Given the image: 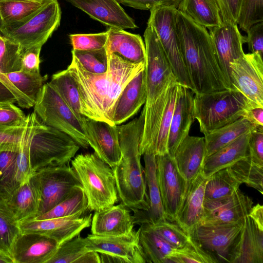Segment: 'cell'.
Here are the masks:
<instances>
[{
	"label": "cell",
	"instance_id": "7dc6e473",
	"mask_svg": "<svg viewBox=\"0 0 263 263\" xmlns=\"http://www.w3.org/2000/svg\"><path fill=\"white\" fill-rule=\"evenodd\" d=\"M22 47L0 35V70L6 74L21 70Z\"/></svg>",
	"mask_w": 263,
	"mask_h": 263
},
{
	"label": "cell",
	"instance_id": "ffe728a7",
	"mask_svg": "<svg viewBox=\"0 0 263 263\" xmlns=\"http://www.w3.org/2000/svg\"><path fill=\"white\" fill-rule=\"evenodd\" d=\"M106 27L135 29L134 20L123 9L118 0H65Z\"/></svg>",
	"mask_w": 263,
	"mask_h": 263
},
{
	"label": "cell",
	"instance_id": "680465c9",
	"mask_svg": "<svg viewBox=\"0 0 263 263\" xmlns=\"http://www.w3.org/2000/svg\"><path fill=\"white\" fill-rule=\"evenodd\" d=\"M222 22L237 24L241 0H217Z\"/></svg>",
	"mask_w": 263,
	"mask_h": 263
},
{
	"label": "cell",
	"instance_id": "9f6ffc18",
	"mask_svg": "<svg viewBox=\"0 0 263 263\" xmlns=\"http://www.w3.org/2000/svg\"><path fill=\"white\" fill-rule=\"evenodd\" d=\"M246 43L251 53L263 55V22L252 26L247 32Z\"/></svg>",
	"mask_w": 263,
	"mask_h": 263
},
{
	"label": "cell",
	"instance_id": "8fae6325",
	"mask_svg": "<svg viewBox=\"0 0 263 263\" xmlns=\"http://www.w3.org/2000/svg\"><path fill=\"white\" fill-rule=\"evenodd\" d=\"M177 9L157 6L150 10L148 22L155 29L179 84L192 90L176 28Z\"/></svg>",
	"mask_w": 263,
	"mask_h": 263
},
{
	"label": "cell",
	"instance_id": "ac0fdd59",
	"mask_svg": "<svg viewBox=\"0 0 263 263\" xmlns=\"http://www.w3.org/2000/svg\"><path fill=\"white\" fill-rule=\"evenodd\" d=\"M82 124L89 145L101 159L114 168L121 155L117 125L85 116Z\"/></svg>",
	"mask_w": 263,
	"mask_h": 263
},
{
	"label": "cell",
	"instance_id": "f5cc1de1",
	"mask_svg": "<svg viewBox=\"0 0 263 263\" xmlns=\"http://www.w3.org/2000/svg\"><path fill=\"white\" fill-rule=\"evenodd\" d=\"M42 45H35L23 48L21 55V71L30 73H40V55Z\"/></svg>",
	"mask_w": 263,
	"mask_h": 263
},
{
	"label": "cell",
	"instance_id": "52a82bcc",
	"mask_svg": "<svg viewBox=\"0 0 263 263\" xmlns=\"http://www.w3.org/2000/svg\"><path fill=\"white\" fill-rule=\"evenodd\" d=\"M79 148L77 142L67 134L39 122L29 148L33 174L46 167L68 164Z\"/></svg>",
	"mask_w": 263,
	"mask_h": 263
},
{
	"label": "cell",
	"instance_id": "8d00e7d4",
	"mask_svg": "<svg viewBox=\"0 0 263 263\" xmlns=\"http://www.w3.org/2000/svg\"><path fill=\"white\" fill-rule=\"evenodd\" d=\"M39 122L34 112L27 116L17 158L16 177L20 185L28 181L33 175L30 163L29 148L31 138Z\"/></svg>",
	"mask_w": 263,
	"mask_h": 263
},
{
	"label": "cell",
	"instance_id": "9a60e30c",
	"mask_svg": "<svg viewBox=\"0 0 263 263\" xmlns=\"http://www.w3.org/2000/svg\"><path fill=\"white\" fill-rule=\"evenodd\" d=\"M253 204L251 198L239 188L232 194L214 200H204L203 217L200 224H233L243 223Z\"/></svg>",
	"mask_w": 263,
	"mask_h": 263
},
{
	"label": "cell",
	"instance_id": "816d5d0a",
	"mask_svg": "<svg viewBox=\"0 0 263 263\" xmlns=\"http://www.w3.org/2000/svg\"><path fill=\"white\" fill-rule=\"evenodd\" d=\"M27 116L13 103H0V127L6 128L24 126Z\"/></svg>",
	"mask_w": 263,
	"mask_h": 263
},
{
	"label": "cell",
	"instance_id": "484cf974",
	"mask_svg": "<svg viewBox=\"0 0 263 263\" xmlns=\"http://www.w3.org/2000/svg\"><path fill=\"white\" fill-rule=\"evenodd\" d=\"M146 100L144 69L133 78L120 93L111 110V121L117 125L127 121L138 111Z\"/></svg>",
	"mask_w": 263,
	"mask_h": 263
},
{
	"label": "cell",
	"instance_id": "d6986e66",
	"mask_svg": "<svg viewBox=\"0 0 263 263\" xmlns=\"http://www.w3.org/2000/svg\"><path fill=\"white\" fill-rule=\"evenodd\" d=\"M209 29L219 63L232 89L229 65L245 54L242 46L246 37L241 35L237 24L223 22L220 26Z\"/></svg>",
	"mask_w": 263,
	"mask_h": 263
},
{
	"label": "cell",
	"instance_id": "ba28073f",
	"mask_svg": "<svg viewBox=\"0 0 263 263\" xmlns=\"http://www.w3.org/2000/svg\"><path fill=\"white\" fill-rule=\"evenodd\" d=\"M34 112L43 124L69 135L84 148L89 145L79 118L49 83L42 86L35 102Z\"/></svg>",
	"mask_w": 263,
	"mask_h": 263
},
{
	"label": "cell",
	"instance_id": "7402d4cb",
	"mask_svg": "<svg viewBox=\"0 0 263 263\" xmlns=\"http://www.w3.org/2000/svg\"><path fill=\"white\" fill-rule=\"evenodd\" d=\"M187 87L179 84L167 140V154L173 158L176 149L189 135L195 118L193 96Z\"/></svg>",
	"mask_w": 263,
	"mask_h": 263
},
{
	"label": "cell",
	"instance_id": "2e32d148",
	"mask_svg": "<svg viewBox=\"0 0 263 263\" xmlns=\"http://www.w3.org/2000/svg\"><path fill=\"white\" fill-rule=\"evenodd\" d=\"M85 238L88 250L115 257L119 262H147L140 244L138 230H133L127 235L120 236L91 234Z\"/></svg>",
	"mask_w": 263,
	"mask_h": 263
},
{
	"label": "cell",
	"instance_id": "d590c367",
	"mask_svg": "<svg viewBox=\"0 0 263 263\" xmlns=\"http://www.w3.org/2000/svg\"><path fill=\"white\" fill-rule=\"evenodd\" d=\"M88 212L87 198L82 185H79L74 187L65 199L50 210L32 219L44 220L71 216H83Z\"/></svg>",
	"mask_w": 263,
	"mask_h": 263
},
{
	"label": "cell",
	"instance_id": "681fc988",
	"mask_svg": "<svg viewBox=\"0 0 263 263\" xmlns=\"http://www.w3.org/2000/svg\"><path fill=\"white\" fill-rule=\"evenodd\" d=\"M263 22V0H241L237 24L247 32L253 25Z\"/></svg>",
	"mask_w": 263,
	"mask_h": 263
},
{
	"label": "cell",
	"instance_id": "ab89813d",
	"mask_svg": "<svg viewBox=\"0 0 263 263\" xmlns=\"http://www.w3.org/2000/svg\"><path fill=\"white\" fill-rule=\"evenodd\" d=\"M240 184L228 167L219 170L207 178L204 200H214L230 195L239 188Z\"/></svg>",
	"mask_w": 263,
	"mask_h": 263
},
{
	"label": "cell",
	"instance_id": "d6a6232c",
	"mask_svg": "<svg viewBox=\"0 0 263 263\" xmlns=\"http://www.w3.org/2000/svg\"><path fill=\"white\" fill-rule=\"evenodd\" d=\"M177 10L208 29L223 23L217 0H182Z\"/></svg>",
	"mask_w": 263,
	"mask_h": 263
},
{
	"label": "cell",
	"instance_id": "f907efd6",
	"mask_svg": "<svg viewBox=\"0 0 263 263\" xmlns=\"http://www.w3.org/2000/svg\"><path fill=\"white\" fill-rule=\"evenodd\" d=\"M108 37L107 31L97 33L69 35L73 49L83 51L98 50L105 47Z\"/></svg>",
	"mask_w": 263,
	"mask_h": 263
},
{
	"label": "cell",
	"instance_id": "f1b7e54d",
	"mask_svg": "<svg viewBox=\"0 0 263 263\" xmlns=\"http://www.w3.org/2000/svg\"><path fill=\"white\" fill-rule=\"evenodd\" d=\"M107 31L108 37L105 48L108 56L114 53L133 63H145V46L139 34L114 28Z\"/></svg>",
	"mask_w": 263,
	"mask_h": 263
},
{
	"label": "cell",
	"instance_id": "bcb514c9",
	"mask_svg": "<svg viewBox=\"0 0 263 263\" xmlns=\"http://www.w3.org/2000/svg\"><path fill=\"white\" fill-rule=\"evenodd\" d=\"M71 52L72 57L86 71L95 74L103 73L107 71L108 58L105 47L89 51L72 49Z\"/></svg>",
	"mask_w": 263,
	"mask_h": 263
},
{
	"label": "cell",
	"instance_id": "7bdbcfd3",
	"mask_svg": "<svg viewBox=\"0 0 263 263\" xmlns=\"http://www.w3.org/2000/svg\"><path fill=\"white\" fill-rule=\"evenodd\" d=\"M46 1L0 0V17L2 26L26 17L40 8Z\"/></svg>",
	"mask_w": 263,
	"mask_h": 263
},
{
	"label": "cell",
	"instance_id": "6f0895ef",
	"mask_svg": "<svg viewBox=\"0 0 263 263\" xmlns=\"http://www.w3.org/2000/svg\"><path fill=\"white\" fill-rule=\"evenodd\" d=\"M182 0H118L120 4L139 10H151L157 6L178 8Z\"/></svg>",
	"mask_w": 263,
	"mask_h": 263
},
{
	"label": "cell",
	"instance_id": "60d3db41",
	"mask_svg": "<svg viewBox=\"0 0 263 263\" xmlns=\"http://www.w3.org/2000/svg\"><path fill=\"white\" fill-rule=\"evenodd\" d=\"M57 91L72 111L80 118L81 114L80 96L77 83L67 69L52 75L49 82Z\"/></svg>",
	"mask_w": 263,
	"mask_h": 263
},
{
	"label": "cell",
	"instance_id": "836d02e7",
	"mask_svg": "<svg viewBox=\"0 0 263 263\" xmlns=\"http://www.w3.org/2000/svg\"><path fill=\"white\" fill-rule=\"evenodd\" d=\"M99 254L86 248L85 238L80 235L59 245L47 263H100Z\"/></svg>",
	"mask_w": 263,
	"mask_h": 263
},
{
	"label": "cell",
	"instance_id": "3957f363",
	"mask_svg": "<svg viewBox=\"0 0 263 263\" xmlns=\"http://www.w3.org/2000/svg\"><path fill=\"white\" fill-rule=\"evenodd\" d=\"M144 116L143 108L138 118L117 125L121 155L112 170L119 200L133 212H144L148 208L144 168L139 152Z\"/></svg>",
	"mask_w": 263,
	"mask_h": 263
},
{
	"label": "cell",
	"instance_id": "be15d7a7",
	"mask_svg": "<svg viewBox=\"0 0 263 263\" xmlns=\"http://www.w3.org/2000/svg\"><path fill=\"white\" fill-rule=\"evenodd\" d=\"M2 26V21H1V19L0 17V30H1ZM0 35H2L1 33V31H0Z\"/></svg>",
	"mask_w": 263,
	"mask_h": 263
},
{
	"label": "cell",
	"instance_id": "44dd1931",
	"mask_svg": "<svg viewBox=\"0 0 263 263\" xmlns=\"http://www.w3.org/2000/svg\"><path fill=\"white\" fill-rule=\"evenodd\" d=\"M59 243L46 236L35 233H21L11 249L14 263H47Z\"/></svg>",
	"mask_w": 263,
	"mask_h": 263
},
{
	"label": "cell",
	"instance_id": "d4e9b609",
	"mask_svg": "<svg viewBox=\"0 0 263 263\" xmlns=\"http://www.w3.org/2000/svg\"><path fill=\"white\" fill-rule=\"evenodd\" d=\"M144 173L148 196V208L144 212H134V224L139 225L154 224L167 220L156 175L155 155L144 154Z\"/></svg>",
	"mask_w": 263,
	"mask_h": 263
},
{
	"label": "cell",
	"instance_id": "277c9868",
	"mask_svg": "<svg viewBox=\"0 0 263 263\" xmlns=\"http://www.w3.org/2000/svg\"><path fill=\"white\" fill-rule=\"evenodd\" d=\"M87 199L88 210L99 211L119 200L112 168L95 153L81 154L71 160Z\"/></svg>",
	"mask_w": 263,
	"mask_h": 263
},
{
	"label": "cell",
	"instance_id": "f6af8a7d",
	"mask_svg": "<svg viewBox=\"0 0 263 263\" xmlns=\"http://www.w3.org/2000/svg\"><path fill=\"white\" fill-rule=\"evenodd\" d=\"M160 237L175 249L183 248L190 239L189 233L183 230L176 221L167 220L154 224H147Z\"/></svg>",
	"mask_w": 263,
	"mask_h": 263
},
{
	"label": "cell",
	"instance_id": "1f68e13d",
	"mask_svg": "<svg viewBox=\"0 0 263 263\" xmlns=\"http://www.w3.org/2000/svg\"><path fill=\"white\" fill-rule=\"evenodd\" d=\"M256 128L247 119L241 117L231 123L204 135L205 158L233 142L242 135Z\"/></svg>",
	"mask_w": 263,
	"mask_h": 263
},
{
	"label": "cell",
	"instance_id": "ee69618b",
	"mask_svg": "<svg viewBox=\"0 0 263 263\" xmlns=\"http://www.w3.org/2000/svg\"><path fill=\"white\" fill-rule=\"evenodd\" d=\"M179 83L177 81L170 85L167 102L161 117L157 139L156 143L155 155H162L167 153V140L177 95Z\"/></svg>",
	"mask_w": 263,
	"mask_h": 263
},
{
	"label": "cell",
	"instance_id": "5bb4252c",
	"mask_svg": "<svg viewBox=\"0 0 263 263\" xmlns=\"http://www.w3.org/2000/svg\"><path fill=\"white\" fill-rule=\"evenodd\" d=\"M155 158L157 182L167 220L176 221L186 190L185 182L167 153L155 155Z\"/></svg>",
	"mask_w": 263,
	"mask_h": 263
},
{
	"label": "cell",
	"instance_id": "30bf717a",
	"mask_svg": "<svg viewBox=\"0 0 263 263\" xmlns=\"http://www.w3.org/2000/svg\"><path fill=\"white\" fill-rule=\"evenodd\" d=\"M144 37L146 52L145 65L146 100L144 108L146 111L177 79L155 29L148 23Z\"/></svg>",
	"mask_w": 263,
	"mask_h": 263
},
{
	"label": "cell",
	"instance_id": "f35d334b",
	"mask_svg": "<svg viewBox=\"0 0 263 263\" xmlns=\"http://www.w3.org/2000/svg\"><path fill=\"white\" fill-rule=\"evenodd\" d=\"M233 176L240 184L263 194V166L254 162L250 156L241 159L228 167Z\"/></svg>",
	"mask_w": 263,
	"mask_h": 263
},
{
	"label": "cell",
	"instance_id": "4316f807",
	"mask_svg": "<svg viewBox=\"0 0 263 263\" xmlns=\"http://www.w3.org/2000/svg\"><path fill=\"white\" fill-rule=\"evenodd\" d=\"M204 158V137L188 135L176 149L173 160L178 172L185 182L186 189L202 172Z\"/></svg>",
	"mask_w": 263,
	"mask_h": 263
},
{
	"label": "cell",
	"instance_id": "91938a15",
	"mask_svg": "<svg viewBox=\"0 0 263 263\" xmlns=\"http://www.w3.org/2000/svg\"><path fill=\"white\" fill-rule=\"evenodd\" d=\"M0 82L16 98L17 104L23 108L29 109L34 106V103L23 95L9 80L6 74L0 70Z\"/></svg>",
	"mask_w": 263,
	"mask_h": 263
},
{
	"label": "cell",
	"instance_id": "b9f144b4",
	"mask_svg": "<svg viewBox=\"0 0 263 263\" xmlns=\"http://www.w3.org/2000/svg\"><path fill=\"white\" fill-rule=\"evenodd\" d=\"M20 233L18 222L7 200L0 198V250L11 257L12 246Z\"/></svg>",
	"mask_w": 263,
	"mask_h": 263
},
{
	"label": "cell",
	"instance_id": "c3c4849f",
	"mask_svg": "<svg viewBox=\"0 0 263 263\" xmlns=\"http://www.w3.org/2000/svg\"><path fill=\"white\" fill-rule=\"evenodd\" d=\"M217 263L208 253L201 249L190 237L187 243L182 248L177 249L174 255L167 263Z\"/></svg>",
	"mask_w": 263,
	"mask_h": 263
},
{
	"label": "cell",
	"instance_id": "74e56055",
	"mask_svg": "<svg viewBox=\"0 0 263 263\" xmlns=\"http://www.w3.org/2000/svg\"><path fill=\"white\" fill-rule=\"evenodd\" d=\"M18 152L0 151V198L6 200L20 185L16 177Z\"/></svg>",
	"mask_w": 263,
	"mask_h": 263
},
{
	"label": "cell",
	"instance_id": "f546056e",
	"mask_svg": "<svg viewBox=\"0 0 263 263\" xmlns=\"http://www.w3.org/2000/svg\"><path fill=\"white\" fill-rule=\"evenodd\" d=\"M250 132L242 135L233 142L205 158L202 170L204 177L208 178L217 171L228 167L249 156L248 140Z\"/></svg>",
	"mask_w": 263,
	"mask_h": 263
},
{
	"label": "cell",
	"instance_id": "e575fe53",
	"mask_svg": "<svg viewBox=\"0 0 263 263\" xmlns=\"http://www.w3.org/2000/svg\"><path fill=\"white\" fill-rule=\"evenodd\" d=\"M139 242L147 262L167 263L177 249L157 235L147 224L140 225Z\"/></svg>",
	"mask_w": 263,
	"mask_h": 263
},
{
	"label": "cell",
	"instance_id": "8992f818",
	"mask_svg": "<svg viewBox=\"0 0 263 263\" xmlns=\"http://www.w3.org/2000/svg\"><path fill=\"white\" fill-rule=\"evenodd\" d=\"M61 10L57 0H46L26 17L2 26L1 33L22 48L43 45L60 24Z\"/></svg>",
	"mask_w": 263,
	"mask_h": 263
},
{
	"label": "cell",
	"instance_id": "6da1fadb",
	"mask_svg": "<svg viewBox=\"0 0 263 263\" xmlns=\"http://www.w3.org/2000/svg\"><path fill=\"white\" fill-rule=\"evenodd\" d=\"M108 58L105 73L86 71L73 57L67 70L78 86L81 114L115 125L111 120L114 105L127 84L145 69V63H133L114 53Z\"/></svg>",
	"mask_w": 263,
	"mask_h": 263
},
{
	"label": "cell",
	"instance_id": "4fadbf2b",
	"mask_svg": "<svg viewBox=\"0 0 263 263\" xmlns=\"http://www.w3.org/2000/svg\"><path fill=\"white\" fill-rule=\"evenodd\" d=\"M231 89L244 97L247 108L263 107V61L257 53H245L229 65Z\"/></svg>",
	"mask_w": 263,
	"mask_h": 263
},
{
	"label": "cell",
	"instance_id": "6125c7cd",
	"mask_svg": "<svg viewBox=\"0 0 263 263\" xmlns=\"http://www.w3.org/2000/svg\"><path fill=\"white\" fill-rule=\"evenodd\" d=\"M0 263H14L12 258L0 250Z\"/></svg>",
	"mask_w": 263,
	"mask_h": 263
},
{
	"label": "cell",
	"instance_id": "603a6c76",
	"mask_svg": "<svg viewBox=\"0 0 263 263\" xmlns=\"http://www.w3.org/2000/svg\"><path fill=\"white\" fill-rule=\"evenodd\" d=\"M235 263H263V206L259 203L245 217L240 253Z\"/></svg>",
	"mask_w": 263,
	"mask_h": 263
},
{
	"label": "cell",
	"instance_id": "11a10c76",
	"mask_svg": "<svg viewBox=\"0 0 263 263\" xmlns=\"http://www.w3.org/2000/svg\"><path fill=\"white\" fill-rule=\"evenodd\" d=\"M248 148L251 160L263 166V127H257L250 132Z\"/></svg>",
	"mask_w": 263,
	"mask_h": 263
},
{
	"label": "cell",
	"instance_id": "7c38bea8",
	"mask_svg": "<svg viewBox=\"0 0 263 263\" xmlns=\"http://www.w3.org/2000/svg\"><path fill=\"white\" fill-rule=\"evenodd\" d=\"M32 177L40 196L36 216L50 210L65 199L74 187L81 185L75 171L68 164L42 169L35 172Z\"/></svg>",
	"mask_w": 263,
	"mask_h": 263
},
{
	"label": "cell",
	"instance_id": "94428289",
	"mask_svg": "<svg viewBox=\"0 0 263 263\" xmlns=\"http://www.w3.org/2000/svg\"><path fill=\"white\" fill-rule=\"evenodd\" d=\"M241 117L247 119L256 127H263V107L247 108L242 113Z\"/></svg>",
	"mask_w": 263,
	"mask_h": 263
},
{
	"label": "cell",
	"instance_id": "cb8c5ba5",
	"mask_svg": "<svg viewBox=\"0 0 263 263\" xmlns=\"http://www.w3.org/2000/svg\"><path fill=\"white\" fill-rule=\"evenodd\" d=\"M206 180L201 172L189 184L178 212L176 222L189 234L203 219Z\"/></svg>",
	"mask_w": 263,
	"mask_h": 263
},
{
	"label": "cell",
	"instance_id": "4dcf8cb0",
	"mask_svg": "<svg viewBox=\"0 0 263 263\" xmlns=\"http://www.w3.org/2000/svg\"><path fill=\"white\" fill-rule=\"evenodd\" d=\"M7 202L18 222L33 219L39 210L40 196L33 177L22 183Z\"/></svg>",
	"mask_w": 263,
	"mask_h": 263
},
{
	"label": "cell",
	"instance_id": "db71d44e",
	"mask_svg": "<svg viewBox=\"0 0 263 263\" xmlns=\"http://www.w3.org/2000/svg\"><path fill=\"white\" fill-rule=\"evenodd\" d=\"M25 125L13 128L0 127V151L18 150Z\"/></svg>",
	"mask_w": 263,
	"mask_h": 263
},
{
	"label": "cell",
	"instance_id": "e0dca14e",
	"mask_svg": "<svg viewBox=\"0 0 263 263\" xmlns=\"http://www.w3.org/2000/svg\"><path fill=\"white\" fill-rule=\"evenodd\" d=\"M91 219L90 214L44 220L29 219L18 222V225L21 233L41 234L53 239L60 245L90 227Z\"/></svg>",
	"mask_w": 263,
	"mask_h": 263
},
{
	"label": "cell",
	"instance_id": "5b68a950",
	"mask_svg": "<svg viewBox=\"0 0 263 263\" xmlns=\"http://www.w3.org/2000/svg\"><path fill=\"white\" fill-rule=\"evenodd\" d=\"M247 109L243 95L233 89L195 93L193 111L204 135L241 117Z\"/></svg>",
	"mask_w": 263,
	"mask_h": 263
},
{
	"label": "cell",
	"instance_id": "9c48e42d",
	"mask_svg": "<svg viewBox=\"0 0 263 263\" xmlns=\"http://www.w3.org/2000/svg\"><path fill=\"white\" fill-rule=\"evenodd\" d=\"M243 223L218 225L199 224L189 235L192 239L210 254L217 263H235L240 253Z\"/></svg>",
	"mask_w": 263,
	"mask_h": 263
},
{
	"label": "cell",
	"instance_id": "83f0119b",
	"mask_svg": "<svg viewBox=\"0 0 263 263\" xmlns=\"http://www.w3.org/2000/svg\"><path fill=\"white\" fill-rule=\"evenodd\" d=\"M130 210L122 203L95 211L91 222V234L102 236L127 235L134 226Z\"/></svg>",
	"mask_w": 263,
	"mask_h": 263
},
{
	"label": "cell",
	"instance_id": "7a4b0ae2",
	"mask_svg": "<svg viewBox=\"0 0 263 263\" xmlns=\"http://www.w3.org/2000/svg\"><path fill=\"white\" fill-rule=\"evenodd\" d=\"M176 28L193 93L231 89L206 28L177 10Z\"/></svg>",
	"mask_w": 263,
	"mask_h": 263
}]
</instances>
